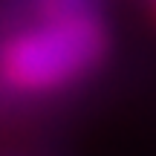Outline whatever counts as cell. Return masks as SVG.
<instances>
[{
  "mask_svg": "<svg viewBox=\"0 0 156 156\" xmlns=\"http://www.w3.org/2000/svg\"><path fill=\"white\" fill-rule=\"evenodd\" d=\"M107 55V29L90 9L44 17L0 46V84L15 93H52L87 75Z\"/></svg>",
  "mask_w": 156,
  "mask_h": 156,
  "instance_id": "cell-1",
  "label": "cell"
},
{
  "mask_svg": "<svg viewBox=\"0 0 156 156\" xmlns=\"http://www.w3.org/2000/svg\"><path fill=\"white\" fill-rule=\"evenodd\" d=\"M44 17H52V15H69V12H81L90 6V0H38Z\"/></svg>",
  "mask_w": 156,
  "mask_h": 156,
  "instance_id": "cell-2",
  "label": "cell"
}]
</instances>
